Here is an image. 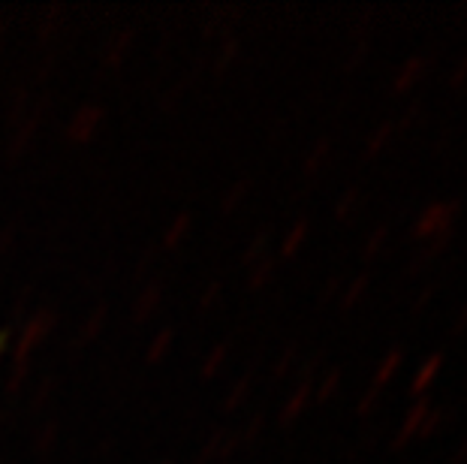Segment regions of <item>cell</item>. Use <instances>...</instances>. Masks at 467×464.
I'll return each instance as SVG.
<instances>
[{
	"mask_svg": "<svg viewBox=\"0 0 467 464\" xmlns=\"http://www.w3.org/2000/svg\"><path fill=\"white\" fill-rule=\"evenodd\" d=\"M455 214H459V209H455L452 202H434V205H429V209L422 211L420 221H416L413 235L420 242H425V244L441 242V239H450Z\"/></svg>",
	"mask_w": 467,
	"mask_h": 464,
	"instance_id": "1",
	"label": "cell"
},
{
	"mask_svg": "<svg viewBox=\"0 0 467 464\" xmlns=\"http://www.w3.org/2000/svg\"><path fill=\"white\" fill-rule=\"evenodd\" d=\"M425 67H429V61H425V57H410V61H407L401 70H399V78H395V91L399 94H407V91H413L416 88V82H420V78L425 76Z\"/></svg>",
	"mask_w": 467,
	"mask_h": 464,
	"instance_id": "3",
	"label": "cell"
},
{
	"mask_svg": "<svg viewBox=\"0 0 467 464\" xmlns=\"http://www.w3.org/2000/svg\"><path fill=\"white\" fill-rule=\"evenodd\" d=\"M464 329H467V308L462 311V317H459V323H455V332H459V335H462Z\"/></svg>",
	"mask_w": 467,
	"mask_h": 464,
	"instance_id": "8",
	"label": "cell"
},
{
	"mask_svg": "<svg viewBox=\"0 0 467 464\" xmlns=\"http://www.w3.org/2000/svg\"><path fill=\"white\" fill-rule=\"evenodd\" d=\"M399 365H401V353L395 350V353H389V356L383 359V365L377 368V377H374V392H380L386 383H389L392 377H395V371H399Z\"/></svg>",
	"mask_w": 467,
	"mask_h": 464,
	"instance_id": "5",
	"label": "cell"
},
{
	"mask_svg": "<svg viewBox=\"0 0 467 464\" xmlns=\"http://www.w3.org/2000/svg\"><path fill=\"white\" fill-rule=\"evenodd\" d=\"M429 413H431V407L425 401H420L416 407H410L407 410V417H404V426L399 428V438H395V447H404L407 440L413 438V434H420L422 431V426H425V419H429Z\"/></svg>",
	"mask_w": 467,
	"mask_h": 464,
	"instance_id": "2",
	"label": "cell"
},
{
	"mask_svg": "<svg viewBox=\"0 0 467 464\" xmlns=\"http://www.w3.org/2000/svg\"><path fill=\"white\" fill-rule=\"evenodd\" d=\"M441 365H443V362H441V356L425 359V365H422L420 371H416V377H413V392H416V395H422L425 389L431 387L434 377H437V374H441Z\"/></svg>",
	"mask_w": 467,
	"mask_h": 464,
	"instance_id": "4",
	"label": "cell"
},
{
	"mask_svg": "<svg viewBox=\"0 0 467 464\" xmlns=\"http://www.w3.org/2000/svg\"><path fill=\"white\" fill-rule=\"evenodd\" d=\"M392 136H395V124H383L380 130H377L374 139H371V154H374V151H383L386 142H389Z\"/></svg>",
	"mask_w": 467,
	"mask_h": 464,
	"instance_id": "6",
	"label": "cell"
},
{
	"mask_svg": "<svg viewBox=\"0 0 467 464\" xmlns=\"http://www.w3.org/2000/svg\"><path fill=\"white\" fill-rule=\"evenodd\" d=\"M467 82V57H464V61L459 64V67H455V73L450 76V85L452 88H462Z\"/></svg>",
	"mask_w": 467,
	"mask_h": 464,
	"instance_id": "7",
	"label": "cell"
}]
</instances>
